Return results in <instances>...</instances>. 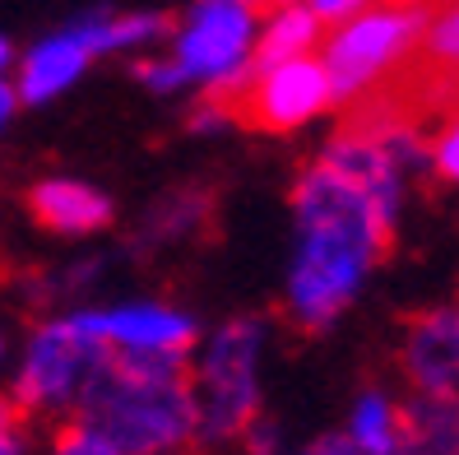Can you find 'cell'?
I'll list each match as a JSON object with an SVG mask.
<instances>
[{
  "mask_svg": "<svg viewBox=\"0 0 459 455\" xmlns=\"http://www.w3.org/2000/svg\"><path fill=\"white\" fill-rule=\"evenodd\" d=\"M403 168L409 163L385 136L343 121L325 153L297 177V256L288 279V316L302 330H325L353 302L367 270L390 251Z\"/></svg>",
  "mask_w": 459,
  "mask_h": 455,
  "instance_id": "1",
  "label": "cell"
},
{
  "mask_svg": "<svg viewBox=\"0 0 459 455\" xmlns=\"http://www.w3.org/2000/svg\"><path fill=\"white\" fill-rule=\"evenodd\" d=\"M74 409L121 455L181 451L195 437L191 363L181 354H102Z\"/></svg>",
  "mask_w": 459,
  "mask_h": 455,
  "instance_id": "2",
  "label": "cell"
},
{
  "mask_svg": "<svg viewBox=\"0 0 459 455\" xmlns=\"http://www.w3.org/2000/svg\"><path fill=\"white\" fill-rule=\"evenodd\" d=\"M422 23H427V0L422 5H390L385 0V5H371L358 19L339 23L325 42V57H320L334 102H358L371 89H381L418 51Z\"/></svg>",
  "mask_w": 459,
  "mask_h": 455,
  "instance_id": "3",
  "label": "cell"
},
{
  "mask_svg": "<svg viewBox=\"0 0 459 455\" xmlns=\"http://www.w3.org/2000/svg\"><path fill=\"white\" fill-rule=\"evenodd\" d=\"M255 38L260 10L241 0H200L172 33L168 57L186 74V84H204L213 102L228 107L255 70Z\"/></svg>",
  "mask_w": 459,
  "mask_h": 455,
  "instance_id": "4",
  "label": "cell"
},
{
  "mask_svg": "<svg viewBox=\"0 0 459 455\" xmlns=\"http://www.w3.org/2000/svg\"><path fill=\"white\" fill-rule=\"evenodd\" d=\"M260 339H264V326L251 320V316L228 320V326L209 339L200 367L191 372L195 437L237 442L260 418V386H255Z\"/></svg>",
  "mask_w": 459,
  "mask_h": 455,
  "instance_id": "5",
  "label": "cell"
},
{
  "mask_svg": "<svg viewBox=\"0 0 459 455\" xmlns=\"http://www.w3.org/2000/svg\"><path fill=\"white\" fill-rule=\"evenodd\" d=\"M102 354L107 349H98L89 335H79L70 316L47 320V326L33 330L29 354H23V363H19L14 405L29 418L74 409L84 386H89V377H93V367L102 363Z\"/></svg>",
  "mask_w": 459,
  "mask_h": 455,
  "instance_id": "6",
  "label": "cell"
},
{
  "mask_svg": "<svg viewBox=\"0 0 459 455\" xmlns=\"http://www.w3.org/2000/svg\"><path fill=\"white\" fill-rule=\"evenodd\" d=\"M330 102H334V93H330L320 57H297V61L251 70L241 93L228 102V112H232V121H247L255 130H297L316 112H325Z\"/></svg>",
  "mask_w": 459,
  "mask_h": 455,
  "instance_id": "7",
  "label": "cell"
},
{
  "mask_svg": "<svg viewBox=\"0 0 459 455\" xmlns=\"http://www.w3.org/2000/svg\"><path fill=\"white\" fill-rule=\"evenodd\" d=\"M74 330L89 335L107 354H191L195 326L172 307L130 302L117 311H74Z\"/></svg>",
  "mask_w": 459,
  "mask_h": 455,
  "instance_id": "8",
  "label": "cell"
},
{
  "mask_svg": "<svg viewBox=\"0 0 459 455\" xmlns=\"http://www.w3.org/2000/svg\"><path fill=\"white\" fill-rule=\"evenodd\" d=\"M403 377L418 395H459V311H422L403 326Z\"/></svg>",
  "mask_w": 459,
  "mask_h": 455,
  "instance_id": "9",
  "label": "cell"
},
{
  "mask_svg": "<svg viewBox=\"0 0 459 455\" xmlns=\"http://www.w3.org/2000/svg\"><path fill=\"white\" fill-rule=\"evenodd\" d=\"M89 61H93V47H89L84 33H79V23L33 42L19 61V84H14L19 102H51L89 70Z\"/></svg>",
  "mask_w": 459,
  "mask_h": 455,
  "instance_id": "10",
  "label": "cell"
},
{
  "mask_svg": "<svg viewBox=\"0 0 459 455\" xmlns=\"http://www.w3.org/2000/svg\"><path fill=\"white\" fill-rule=\"evenodd\" d=\"M29 214L51 228V232H65V237H84L112 223V200H107L98 186L89 181H74V177H47L29 191Z\"/></svg>",
  "mask_w": 459,
  "mask_h": 455,
  "instance_id": "11",
  "label": "cell"
},
{
  "mask_svg": "<svg viewBox=\"0 0 459 455\" xmlns=\"http://www.w3.org/2000/svg\"><path fill=\"white\" fill-rule=\"evenodd\" d=\"M394 455H459V395H413L399 405Z\"/></svg>",
  "mask_w": 459,
  "mask_h": 455,
  "instance_id": "12",
  "label": "cell"
},
{
  "mask_svg": "<svg viewBox=\"0 0 459 455\" xmlns=\"http://www.w3.org/2000/svg\"><path fill=\"white\" fill-rule=\"evenodd\" d=\"M325 23H320L302 0H283V5L269 10V19L260 23V38H255V70L260 66H279V61H297V57H311V47L320 42Z\"/></svg>",
  "mask_w": 459,
  "mask_h": 455,
  "instance_id": "13",
  "label": "cell"
},
{
  "mask_svg": "<svg viewBox=\"0 0 459 455\" xmlns=\"http://www.w3.org/2000/svg\"><path fill=\"white\" fill-rule=\"evenodd\" d=\"M79 33L89 38L93 57H107V51H134V47H149L158 38H168V19L163 14H107L93 10L84 19H74Z\"/></svg>",
  "mask_w": 459,
  "mask_h": 455,
  "instance_id": "14",
  "label": "cell"
},
{
  "mask_svg": "<svg viewBox=\"0 0 459 455\" xmlns=\"http://www.w3.org/2000/svg\"><path fill=\"white\" fill-rule=\"evenodd\" d=\"M209 191H177L158 205L144 228H140V247H163V242H181V237H195L209 223Z\"/></svg>",
  "mask_w": 459,
  "mask_h": 455,
  "instance_id": "15",
  "label": "cell"
},
{
  "mask_svg": "<svg viewBox=\"0 0 459 455\" xmlns=\"http://www.w3.org/2000/svg\"><path fill=\"white\" fill-rule=\"evenodd\" d=\"M348 437L362 455H394L399 451V405L385 390H367L353 405V427Z\"/></svg>",
  "mask_w": 459,
  "mask_h": 455,
  "instance_id": "16",
  "label": "cell"
},
{
  "mask_svg": "<svg viewBox=\"0 0 459 455\" xmlns=\"http://www.w3.org/2000/svg\"><path fill=\"white\" fill-rule=\"evenodd\" d=\"M47 455H121L112 442H107L93 423L84 418H70L56 427V437H51V451Z\"/></svg>",
  "mask_w": 459,
  "mask_h": 455,
  "instance_id": "17",
  "label": "cell"
},
{
  "mask_svg": "<svg viewBox=\"0 0 459 455\" xmlns=\"http://www.w3.org/2000/svg\"><path fill=\"white\" fill-rule=\"evenodd\" d=\"M431 168L446 181H459V112L441 121L437 140H431Z\"/></svg>",
  "mask_w": 459,
  "mask_h": 455,
  "instance_id": "18",
  "label": "cell"
},
{
  "mask_svg": "<svg viewBox=\"0 0 459 455\" xmlns=\"http://www.w3.org/2000/svg\"><path fill=\"white\" fill-rule=\"evenodd\" d=\"M0 455H29V414L14 399H0Z\"/></svg>",
  "mask_w": 459,
  "mask_h": 455,
  "instance_id": "19",
  "label": "cell"
},
{
  "mask_svg": "<svg viewBox=\"0 0 459 455\" xmlns=\"http://www.w3.org/2000/svg\"><path fill=\"white\" fill-rule=\"evenodd\" d=\"M134 79H140V84H149L153 93H177V89H186V74L177 70L172 57H144L140 66H134Z\"/></svg>",
  "mask_w": 459,
  "mask_h": 455,
  "instance_id": "20",
  "label": "cell"
},
{
  "mask_svg": "<svg viewBox=\"0 0 459 455\" xmlns=\"http://www.w3.org/2000/svg\"><path fill=\"white\" fill-rule=\"evenodd\" d=\"M237 442H241V451H247V455H283V433L269 418H255Z\"/></svg>",
  "mask_w": 459,
  "mask_h": 455,
  "instance_id": "21",
  "label": "cell"
},
{
  "mask_svg": "<svg viewBox=\"0 0 459 455\" xmlns=\"http://www.w3.org/2000/svg\"><path fill=\"white\" fill-rule=\"evenodd\" d=\"M302 5H307V10H311L320 23H334V29H339V23L358 19L362 10H371L376 0H302Z\"/></svg>",
  "mask_w": 459,
  "mask_h": 455,
  "instance_id": "22",
  "label": "cell"
},
{
  "mask_svg": "<svg viewBox=\"0 0 459 455\" xmlns=\"http://www.w3.org/2000/svg\"><path fill=\"white\" fill-rule=\"evenodd\" d=\"M302 455H362V451L353 446V437H348V433H325V437H316Z\"/></svg>",
  "mask_w": 459,
  "mask_h": 455,
  "instance_id": "23",
  "label": "cell"
},
{
  "mask_svg": "<svg viewBox=\"0 0 459 455\" xmlns=\"http://www.w3.org/2000/svg\"><path fill=\"white\" fill-rule=\"evenodd\" d=\"M14 107H19V93H14V84H5V79H0V126H5V121L14 117Z\"/></svg>",
  "mask_w": 459,
  "mask_h": 455,
  "instance_id": "24",
  "label": "cell"
},
{
  "mask_svg": "<svg viewBox=\"0 0 459 455\" xmlns=\"http://www.w3.org/2000/svg\"><path fill=\"white\" fill-rule=\"evenodd\" d=\"M5 66H10V42L0 38V74H5Z\"/></svg>",
  "mask_w": 459,
  "mask_h": 455,
  "instance_id": "25",
  "label": "cell"
},
{
  "mask_svg": "<svg viewBox=\"0 0 459 455\" xmlns=\"http://www.w3.org/2000/svg\"><path fill=\"white\" fill-rule=\"evenodd\" d=\"M241 5H251V10H260V5H269V0H241ZM274 5H279V0H274Z\"/></svg>",
  "mask_w": 459,
  "mask_h": 455,
  "instance_id": "26",
  "label": "cell"
},
{
  "mask_svg": "<svg viewBox=\"0 0 459 455\" xmlns=\"http://www.w3.org/2000/svg\"><path fill=\"white\" fill-rule=\"evenodd\" d=\"M390 5H422V0H390Z\"/></svg>",
  "mask_w": 459,
  "mask_h": 455,
  "instance_id": "27",
  "label": "cell"
},
{
  "mask_svg": "<svg viewBox=\"0 0 459 455\" xmlns=\"http://www.w3.org/2000/svg\"><path fill=\"white\" fill-rule=\"evenodd\" d=\"M168 455H195V451H168Z\"/></svg>",
  "mask_w": 459,
  "mask_h": 455,
  "instance_id": "28",
  "label": "cell"
},
{
  "mask_svg": "<svg viewBox=\"0 0 459 455\" xmlns=\"http://www.w3.org/2000/svg\"><path fill=\"white\" fill-rule=\"evenodd\" d=\"M0 354H5V339H0Z\"/></svg>",
  "mask_w": 459,
  "mask_h": 455,
  "instance_id": "29",
  "label": "cell"
},
{
  "mask_svg": "<svg viewBox=\"0 0 459 455\" xmlns=\"http://www.w3.org/2000/svg\"><path fill=\"white\" fill-rule=\"evenodd\" d=\"M279 5H283V0H279Z\"/></svg>",
  "mask_w": 459,
  "mask_h": 455,
  "instance_id": "30",
  "label": "cell"
}]
</instances>
